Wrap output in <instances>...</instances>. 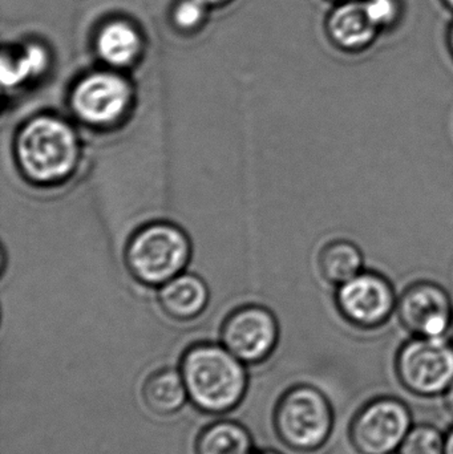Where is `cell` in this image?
Returning a JSON list of instances; mask_svg holds the SVG:
<instances>
[{"mask_svg":"<svg viewBox=\"0 0 453 454\" xmlns=\"http://www.w3.org/2000/svg\"><path fill=\"white\" fill-rule=\"evenodd\" d=\"M12 154L24 181L37 188L63 185L82 162V141L74 125L55 114L24 120L13 136Z\"/></svg>","mask_w":453,"mask_h":454,"instance_id":"1","label":"cell"},{"mask_svg":"<svg viewBox=\"0 0 453 454\" xmlns=\"http://www.w3.org/2000/svg\"><path fill=\"white\" fill-rule=\"evenodd\" d=\"M181 375L194 407L210 415L234 410L244 399L246 371L225 347L199 343L181 359Z\"/></svg>","mask_w":453,"mask_h":454,"instance_id":"2","label":"cell"},{"mask_svg":"<svg viewBox=\"0 0 453 454\" xmlns=\"http://www.w3.org/2000/svg\"><path fill=\"white\" fill-rule=\"evenodd\" d=\"M188 232L169 221L144 223L129 235L124 261L130 277L143 286L161 287L183 274L191 258Z\"/></svg>","mask_w":453,"mask_h":454,"instance_id":"3","label":"cell"},{"mask_svg":"<svg viewBox=\"0 0 453 454\" xmlns=\"http://www.w3.org/2000/svg\"><path fill=\"white\" fill-rule=\"evenodd\" d=\"M274 429L290 450L311 454L324 450L335 428L332 400L313 384H295L277 403Z\"/></svg>","mask_w":453,"mask_h":454,"instance_id":"4","label":"cell"},{"mask_svg":"<svg viewBox=\"0 0 453 454\" xmlns=\"http://www.w3.org/2000/svg\"><path fill=\"white\" fill-rule=\"evenodd\" d=\"M135 101V87L124 72L106 67L77 77L68 92L72 117L95 132L121 127L132 114Z\"/></svg>","mask_w":453,"mask_h":454,"instance_id":"5","label":"cell"},{"mask_svg":"<svg viewBox=\"0 0 453 454\" xmlns=\"http://www.w3.org/2000/svg\"><path fill=\"white\" fill-rule=\"evenodd\" d=\"M394 368L402 388L412 396L443 397L453 383V341L412 336L396 352Z\"/></svg>","mask_w":453,"mask_h":454,"instance_id":"6","label":"cell"},{"mask_svg":"<svg viewBox=\"0 0 453 454\" xmlns=\"http://www.w3.org/2000/svg\"><path fill=\"white\" fill-rule=\"evenodd\" d=\"M414 424L411 408L404 400L380 395L354 413L348 442L358 454L398 453Z\"/></svg>","mask_w":453,"mask_h":454,"instance_id":"7","label":"cell"},{"mask_svg":"<svg viewBox=\"0 0 453 454\" xmlns=\"http://www.w3.org/2000/svg\"><path fill=\"white\" fill-rule=\"evenodd\" d=\"M223 347L246 364L269 359L279 340V325L268 307L250 303L234 309L221 327Z\"/></svg>","mask_w":453,"mask_h":454,"instance_id":"8","label":"cell"},{"mask_svg":"<svg viewBox=\"0 0 453 454\" xmlns=\"http://www.w3.org/2000/svg\"><path fill=\"white\" fill-rule=\"evenodd\" d=\"M335 304L343 319L354 327L372 330L385 325L396 311L395 290L387 278L374 271H362L338 286Z\"/></svg>","mask_w":453,"mask_h":454,"instance_id":"9","label":"cell"},{"mask_svg":"<svg viewBox=\"0 0 453 454\" xmlns=\"http://www.w3.org/2000/svg\"><path fill=\"white\" fill-rule=\"evenodd\" d=\"M401 325L420 338H449L453 327V304L449 293L430 280L412 283L396 304Z\"/></svg>","mask_w":453,"mask_h":454,"instance_id":"10","label":"cell"},{"mask_svg":"<svg viewBox=\"0 0 453 454\" xmlns=\"http://www.w3.org/2000/svg\"><path fill=\"white\" fill-rule=\"evenodd\" d=\"M93 50L106 68L124 72L140 61L145 40L137 24L125 18H111L98 26Z\"/></svg>","mask_w":453,"mask_h":454,"instance_id":"11","label":"cell"},{"mask_svg":"<svg viewBox=\"0 0 453 454\" xmlns=\"http://www.w3.org/2000/svg\"><path fill=\"white\" fill-rule=\"evenodd\" d=\"M326 31L332 44L346 52L366 50L380 34L370 21L362 0L337 3L327 18Z\"/></svg>","mask_w":453,"mask_h":454,"instance_id":"12","label":"cell"},{"mask_svg":"<svg viewBox=\"0 0 453 454\" xmlns=\"http://www.w3.org/2000/svg\"><path fill=\"white\" fill-rule=\"evenodd\" d=\"M162 312L177 322H191L207 309L210 291L201 277L183 272L159 287Z\"/></svg>","mask_w":453,"mask_h":454,"instance_id":"13","label":"cell"},{"mask_svg":"<svg viewBox=\"0 0 453 454\" xmlns=\"http://www.w3.org/2000/svg\"><path fill=\"white\" fill-rule=\"evenodd\" d=\"M186 396L183 375L172 368L152 373L143 386L144 403L157 416L175 415L185 404Z\"/></svg>","mask_w":453,"mask_h":454,"instance_id":"14","label":"cell"},{"mask_svg":"<svg viewBox=\"0 0 453 454\" xmlns=\"http://www.w3.org/2000/svg\"><path fill=\"white\" fill-rule=\"evenodd\" d=\"M363 266V253L351 240H332L319 251V272L327 283L337 287L361 274Z\"/></svg>","mask_w":453,"mask_h":454,"instance_id":"15","label":"cell"},{"mask_svg":"<svg viewBox=\"0 0 453 454\" xmlns=\"http://www.w3.org/2000/svg\"><path fill=\"white\" fill-rule=\"evenodd\" d=\"M196 454H253L249 431L236 421L221 420L205 427L194 444Z\"/></svg>","mask_w":453,"mask_h":454,"instance_id":"16","label":"cell"},{"mask_svg":"<svg viewBox=\"0 0 453 454\" xmlns=\"http://www.w3.org/2000/svg\"><path fill=\"white\" fill-rule=\"evenodd\" d=\"M51 56L39 42L24 44L12 52H3L2 79L5 87H18L27 80L40 76L50 67Z\"/></svg>","mask_w":453,"mask_h":454,"instance_id":"17","label":"cell"},{"mask_svg":"<svg viewBox=\"0 0 453 454\" xmlns=\"http://www.w3.org/2000/svg\"><path fill=\"white\" fill-rule=\"evenodd\" d=\"M399 454H446V434L433 424H414Z\"/></svg>","mask_w":453,"mask_h":454,"instance_id":"18","label":"cell"},{"mask_svg":"<svg viewBox=\"0 0 453 454\" xmlns=\"http://www.w3.org/2000/svg\"><path fill=\"white\" fill-rule=\"evenodd\" d=\"M209 10L201 0H176L170 10V24L180 34H196L207 23Z\"/></svg>","mask_w":453,"mask_h":454,"instance_id":"19","label":"cell"},{"mask_svg":"<svg viewBox=\"0 0 453 454\" xmlns=\"http://www.w3.org/2000/svg\"><path fill=\"white\" fill-rule=\"evenodd\" d=\"M362 4L370 21L379 32L393 29L403 13L401 0H362Z\"/></svg>","mask_w":453,"mask_h":454,"instance_id":"20","label":"cell"},{"mask_svg":"<svg viewBox=\"0 0 453 454\" xmlns=\"http://www.w3.org/2000/svg\"><path fill=\"white\" fill-rule=\"evenodd\" d=\"M443 400L446 410L449 411V415L453 418V383L447 389L446 394L443 395Z\"/></svg>","mask_w":453,"mask_h":454,"instance_id":"21","label":"cell"},{"mask_svg":"<svg viewBox=\"0 0 453 454\" xmlns=\"http://www.w3.org/2000/svg\"><path fill=\"white\" fill-rule=\"evenodd\" d=\"M446 454H453V426L446 432Z\"/></svg>","mask_w":453,"mask_h":454,"instance_id":"22","label":"cell"},{"mask_svg":"<svg viewBox=\"0 0 453 454\" xmlns=\"http://www.w3.org/2000/svg\"><path fill=\"white\" fill-rule=\"evenodd\" d=\"M202 3L207 5V7H221V5L228 4L231 0H201Z\"/></svg>","mask_w":453,"mask_h":454,"instance_id":"23","label":"cell"},{"mask_svg":"<svg viewBox=\"0 0 453 454\" xmlns=\"http://www.w3.org/2000/svg\"><path fill=\"white\" fill-rule=\"evenodd\" d=\"M449 48H451V52L453 55V26L451 28V32H449Z\"/></svg>","mask_w":453,"mask_h":454,"instance_id":"24","label":"cell"},{"mask_svg":"<svg viewBox=\"0 0 453 454\" xmlns=\"http://www.w3.org/2000/svg\"><path fill=\"white\" fill-rule=\"evenodd\" d=\"M446 2V4L449 5L451 10H453V0H444Z\"/></svg>","mask_w":453,"mask_h":454,"instance_id":"25","label":"cell"},{"mask_svg":"<svg viewBox=\"0 0 453 454\" xmlns=\"http://www.w3.org/2000/svg\"><path fill=\"white\" fill-rule=\"evenodd\" d=\"M258 454H282V453L276 452V450H266V452L258 453Z\"/></svg>","mask_w":453,"mask_h":454,"instance_id":"26","label":"cell"},{"mask_svg":"<svg viewBox=\"0 0 453 454\" xmlns=\"http://www.w3.org/2000/svg\"><path fill=\"white\" fill-rule=\"evenodd\" d=\"M335 3H345V2H353V0H332Z\"/></svg>","mask_w":453,"mask_h":454,"instance_id":"27","label":"cell"},{"mask_svg":"<svg viewBox=\"0 0 453 454\" xmlns=\"http://www.w3.org/2000/svg\"><path fill=\"white\" fill-rule=\"evenodd\" d=\"M391 454H399V453H391Z\"/></svg>","mask_w":453,"mask_h":454,"instance_id":"28","label":"cell"}]
</instances>
